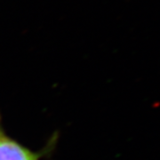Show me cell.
Returning <instances> with one entry per match:
<instances>
[{"instance_id": "cell-1", "label": "cell", "mask_w": 160, "mask_h": 160, "mask_svg": "<svg viewBox=\"0 0 160 160\" xmlns=\"http://www.w3.org/2000/svg\"><path fill=\"white\" fill-rule=\"evenodd\" d=\"M43 153L34 152L10 137L0 120V160H40Z\"/></svg>"}]
</instances>
